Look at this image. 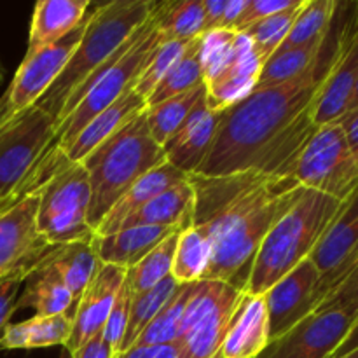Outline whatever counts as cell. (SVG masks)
Returning a JSON list of instances; mask_svg holds the SVG:
<instances>
[{"label": "cell", "instance_id": "1", "mask_svg": "<svg viewBox=\"0 0 358 358\" xmlns=\"http://www.w3.org/2000/svg\"><path fill=\"white\" fill-rule=\"evenodd\" d=\"M331 31L318 59L306 72L280 86L255 90L222 110L212 150L196 175L259 171L268 177H292L297 157L317 131L311 107L334 62L341 35L332 45Z\"/></svg>", "mask_w": 358, "mask_h": 358}, {"label": "cell", "instance_id": "2", "mask_svg": "<svg viewBox=\"0 0 358 358\" xmlns=\"http://www.w3.org/2000/svg\"><path fill=\"white\" fill-rule=\"evenodd\" d=\"M194 191L192 227L212 243V259L203 280L243 290L266 234L296 203L304 187L292 177L259 171L203 177L189 175Z\"/></svg>", "mask_w": 358, "mask_h": 358}, {"label": "cell", "instance_id": "3", "mask_svg": "<svg viewBox=\"0 0 358 358\" xmlns=\"http://www.w3.org/2000/svg\"><path fill=\"white\" fill-rule=\"evenodd\" d=\"M152 10L154 3L149 0H114L91 6L80 42L73 49L62 76L37 103L51 115L55 126L76 108L84 87L149 20Z\"/></svg>", "mask_w": 358, "mask_h": 358}, {"label": "cell", "instance_id": "4", "mask_svg": "<svg viewBox=\"0 0 358 358\" xmlns=\"http://www.w3.org/2000/svg\"><path fill=\"white\" fill-rule=\"evenodd\" d=\"M343 201L303 189L299 198L269 229L252 264L245 294L262 296L276 282L310 259L315 245L334 220Z\"/></svg>", "mask_w": 358, "mask_h": 358}, {"label": "cell", "instance_id": "5", "mask_svg": "<svg viewBox=\"0 0 358 358\" xmlns=\"http://www.w3.org/2000/svg\"><path fill=\"white\" fill-rule=\"evenodd\" d=\"M163 163H166L163 147L150 136L145 112L84 157L83 166L91 185L87 220L93 231L140 177Z\"/></svg>", "mask_w": 358, "mask_h": 358}, {"label": "cell", "instance_id": "6", "mask_svg": "<svg viewBox=\"0 0 358 358\" xmlns=\"http://www.w3.org/2000/svg\"><path fill=\"white\" fill-rule=\"evenodd\" d=\"M161 41L163 35L157 31L150 14L149 20L121 45L107 65L84 87L76 108L56 126L49 150L62 154L91 119L131 90Z\"/></svg>", "mask_w": 358, "mask_h": 358}, {"label": "cell", "instance_id": "7", "mask_svg": "<svg viewBox=\"0 0 358 358\" xmlns=\"http://www.w3.org/2000/svg\"><path fill=\"white\" fill-rule=\"evenodd\" d=\"M37 224L51 245L91 243L94 231L90 226L91 185L83 163H63L37 189Z\"/></svg>", "mask_w": 358, "mask_h": 358}, {"label": "cell", "instance_id": "8", "mask_svg": "<svg viewBox=\"0 0 358 358\" xmlns=\"http://www.w3.org/2000/svg\"><path fill=\"white\" fill-rule=\"evenodd\" d=\"M55 121L38 105L0 126V210L31 194V170L55 136Z\"/></svg>", "mask_w": 358, "mask_h": 358}, {"label": "cell", "instance_id": "9", "mask_svg": "<svg viewBox=\"0 0 358 358\" xmlns=\"http://www.w3.org/2000/svg\"><path fill=\"white\" fill-rule=\"evenodd\" d=\"M243 294L229 283L215 280L196 282L175 343L178 358H215Z\"/></svg>", "mask_w": 358, "mask_h": 358}, {"label": "cell", "instance_id": "10", "mask_svg": "<svg viewBox=\"0 0 358 358\" xmlns=\"http://www.w3.org/2000/svg\"><path fill=\"white\" fill-rule=\"evenodd\" d=\"M292 178L304 189L346 201L358 189V156L338 122L317 128L297 157Z\"/></svg>", "mask_w": 358, "mask_h": 358}, {"label": "cell", "instance_id": "11", "mask_svg": "<svg viewBox=\"0 0 358 358\" xmlns=\"http://www.w3.org/2000/svg\"><path fill=\"white\" fill-rule=\"evenodd\" d=\"M90 14L91 10H87L83 23L59 42L48 45L34 55H24L20 69L14 73L13 83L0 98V112L6 121H10L21 112L37 105L49 87L62 76L73 49L80 42Z\"/></svg>", "mask_w": 358, "mask_h": 358}, {"label": "cell", "instance_id": "12", "mask_svg": "<svg viewBox=\"0 0 358 358\" xmlns=\"http://www.w3.org/2000/svg\"><path fill=\"white\" fill-rule=\"evenodd\" d=\"M358 322V306L318 308L257 358H332Z\"/></svg>", "mask_w": 358, "mask_h": 358}, {"label": "cell", "instance_id": "13", "mask_svg": "<svg viewBox=\"0 0 358 358\" xmlns=\"http://www.w3.org/2000/svg\"><path fill=\"white\" fill-rule=\"evenodd\" d=\"M38 203L35 191L0 210V278L17 271L31 273L55 247L38 229Z\"/></svg>", "mask_w": 358, "mask_h": 358}, {"label": "cell", "instance_id": "14", "mask_svg": "<svg viewBox=\"0 0 358 358\" xmlns=\"http://www.w3.org/2000/svg\"><path fill=\"white\" fill-rule=\"evenodd\" d=\"M268 310L269 343L282 338L322 304L320 273L306 259L262 294Z\"/></svg>", "mask_w": 358, "mask_h": 358}, {"label": "cell", "instance_id": "15", "mask_svg": "<svg viewBox=\"0 0 358 358\" xmlns=\"http://www.w3.org/2000/svg\"><path fill=\"white\" fill-rule=\"evenodd\" d=\"M310 261L320 273L324 301L358 261V189L343 201L338 215L315 245Z\"/></svg>", "mask_w": 358, "mask_h": 358}, {"label": "cell", "instance_id": "16", "mask_svg": "<svg viewBox=\"0 0 358 358\" xmlns=\"http://www.w3.org/2000/svg\"><path fill=\"white\" fill-rule=\"evenodd\" d=\"M358 79V38L353 37L348 23L343 27L339 35L338 51L334 62L322 83L313 107L311 121L317 128L339 121L348 110L350 100L355 91Z\"/></svg>", "mask_w": 358, "mask_h": 358}, {"label": "cell", "instance_id": "17", "mask_svg": "<svg viewBox=\"0 0 358 358\" xmlns=\"http://www.w3.org/2000/svg\"><path fill=\"white\" fill-rule=\"evenodd\" d=\"M261 69L262 63L255 56L250 41L243 34H238L226 62L205 80L208 107L222 112L245 100L255 91Z\"/></svg>", "mask_w": 358, "mask_h": 358}, {"label": "cell", "instance_id": "18", "mask_svg": "<svg viewBox=\"0 0 358 358\" xmlns=\"http://www.w3.org/2000/svg\"><path fill=\"white\" fill-rule=\"evenodd\" d=\"M222 112H215L206 103V94L192 107L180 128L163 145L166 163L189 175L198 173L215 140Z\"/></svg>", "mask_w": 358, "mask_h": 358}, {"label": "cell", "instance_id": "19", "mask_svg": "<svg viewBox=\"0 0 358 358\" xmlns=\"http://www.w3.org/2000/svg\"><path fill=\"white\" fill-rule=\"evenodd\" d=\"M128 269L117 266L101 264L96 276L91 280L87 289L76 303V313L72 317V334L66 343V352L73 353L93 336L103 331L119 289L122 287Z\"/></svg>", "mask_w": 358, "mask_h": 358}, {"label": "cell", "instance_id": "20", "mask_svg": "<svg viewBox=\"0 0 358 358\" xmlns=\"http://www.w3.org/2000/svg\"><path fill=\"white\" fill-rule=\"evenodd\" d=\"M145 108L147 100L142 94L136 93L135 86H133L115 103H112L110 107L100 112L96 117L91 119L62 154L69 163H83L84 157L90 156L98 145L110 138L122 126L143 114Z\"/></svg>", "mask_w": 358, "mask_h": 358}, {"label": "cell", "instance_id": "21", "mask_svg": "<svg viewBox=\"0 0 358 358\" xmlns=\"http://www.w3.org/2000/svg\"><path fill=\"white\" fill-rule=\"evenodd\" d=\"M184 231L182 227L166 226H138L126 227L105 236H94L91 241L94 254L101 264L117 266L122 269H131L154 250L161 241L171 234Z\"/></svg>", "mask_w": 358, "mask_h": 358}, {"label": "cell", "instance_id": "22", "mask_svg": "<svg viewBox=\"0 0 358 358\" xmlns=\"http://www.w3.org/2000/svg\"><path fill=\"white\" fill-rule=\"evenodd\" d=\"M268 345L269 329L264 297L243 294L217 355L220 358H257Z\"/></svg>", "mask_w": 358, "mask_h": 358}, {"label": "cell", "instance_id": "23", "mask_svg": "<svg viewBox=\"0 0 358 358\" xmlns=\"http://www.w3.org/2000/svg\"><path fill=\"white\" fill-rule=\"evenodd\" d=\"M91 9L90 0H41L34 9L27 55L56 44L72 34Z\"/></svg>", "mask_w": 358, "mask_h": 358}, {"label": "cell", "instance_id": "24", "mask_svg": "<svg viewBox=\"0 0 358 358\" xmlns=\"http://www.w3.org/2000/svg\"><path fill=\"white\" fill-rule=\"evenodd\" d=\"M184 180H187V175L178 171L177 168L171 166L170 163H163L157 168H154V170H150L149 173L140 177L138 180L119 198V201L112 206L110 212L103 217L100 226L96 227L94 236H105V234L115 233L117 227L121 226L122 220H126L129 215H133L136 210L142 208L143 205H147L150 199L159 196L161 192H164L166 189L173 187V185L180 184V182Z\"/></svg>", "mask_w": 358, "mask_h": 358}, {"label": "cell", "instance_id": "25", "mask_svg": "<svg viewBox=\"0 0 358 358\" xmlns=\"http://www.w3.org/2000/svg\"><path fill=\"white\" fill-rule=\"evenodd\" d=\"M192 206H194V191L189 180H184L161 192L142 208L136 210L133 215L122 220L117 231L138 226H166L185 229L192 224Z\"/></svg>", "mask_w": 358, "mask_h": 358}, {"label": "cell", "instance_id": "26", "mask_svg": "<svg viewBox=\"0 0 358 358\" xmlns=\"http://www.w3.org/2000/svg\"><path fill=\"white\" fill-rule=\"evenodd\" d=\"M38 264L51 266L56 269L62 282L72 294L73 303L79 301L91 280L96 276L98 269L101 268L100 259L94 254L91 243H80V241L55 245Z\"/></svg>", "mask_w": 358, "mask_h": 358}, {"label": "cell", "instance_id": "27", "mask_svg": "<svg viewBox=\"0 0 358 358\" xmlns=\"http://www.w3.org/2000/svg\"><path fill=\"white\" fill-rule=\"evenodd\" d=\"M73 297L62 282L55 268L44 264L35 266L24 280V290L16 301V311L30 308L37 317L69 313Z\"/></svg>", "mask_w": 358, "mask_h": 358}, {"label": "cell", "instance_id": "28", "mask_svg": "<svg viewBox=\"0 0 358 358\" xmlns=\"http://www.w3.org/2000/svg\"><path fill=\"white\" fill-rule=\"evenodd\" d=\"M72 334V317L69 313L52 317H31L20 324H10L0 339L2 350H35L49 346L65 348Z\"/></svg>", "mask_w": 358, "mask_h": 358}, {"label": "cell", "instance_id": "29", "mask_svg": "<svg viewBox=\"0 0 358 358\" xmlns=\"http://www.w3.org/2000/svg\"><path fill=\"white\" fill-rule=\"evenodd\" d=\"M338 9L336 0H306L278 51L322 44L331 31Z\"/></svg>", "mask_w": 358, "mask_h": 358}, {"label": "cell", "instance_id": "30", "mask_svg": "<svg viewBox=\"0 0 358 358\" xmlns=\"http://www.w3.org/2000/svg\"><path fill=\"white\" fill-rule=\"evenodd\" d=\"M152 17L164 41H192L203 35L205 0L154 3Z\"/></svg>", "mask_w": 358, "mask_h": 358}, {"label": "cell", "instance_id": "31", "mask_svg": "<svg viewBox=\"0 0 358 358\" xmlns=\"http://www.w3.org/2000/svg\"><path fill=\"white\" fill-rule=\"evenodd\" d=\"M212 259V243L196 227L189 226L178 233L171 276L178 285L196 283L205 278Z\"/></svg>", "mask_w": 358, "mask_h": 358}, {"label": "cell", "instance_id": "32", "mask_svg": "<svg viewBox=\"0 0 358 358\" xmlns=\"http://www.w3.org/2000/svg\"><path fill=\"white\" fill-rule=\"evenodd\" d=\"M201 42L203 37L192 38L182 58L175 63L173 69L163 77V80L157 84L156 90L147 98V107H152V105L161 103L168 98L187 93V91L205 84L201 65Z\"/></svg>", "mask_w": 358, "mask_h": 358}, {"label": "cell", "instance_id": "33", "mask_svg": "<svg viewBox=\"0 0 358 358\" xmlns=\"http://www.w3.org/2000/svg\"><path fill=\"white\" fill-rule=\"evenodd\" d=\"M192 289H194V283L178 285L173 296L161 308L154 320L143 329V332L138 336L133 346L140 348V346L175 345L178 341L182 317H184L185 306L192 296Z\"/></svg>", "mask_w": 358, "mask_h": 358}, {"label": "cell", "instance_id": "34", "mask_svg": "<svg viewBox=\"0 0 358 358\" xmlns=\"http://www.w3.org/2000/svg\"><path fill=\"white\" fill-rule=\"evenodd\" d=\"M205 94L206 87L205 84H201V86L194 87L187 93L177 94V96L168 98L161 103L147 107L145 119L154 142L163 147L171 138V135L180 128V124L185 121L192 107L198 103L199 98L205 96Z\"/></svg>", "mask_w": 358, "mask_h": 358}, {"label": "cell", "instance_id": "35", "mask_svg": "<svg viewBox=\"0 0 358 358\" xmlns=\"http://www.w3.org/2000/svg\"><path fill=\"white\" fill-rule=\"evenodd\" d=\"M178 283L175 282L173 276H168L161 283H157L152 289L145 290V292L133 294L131 296V306H129V320L128 327H126L124 339H122L121 353L131 348L138 336L142 334L143 329L154 320L161 308L168 303L173 292L177 290Z\"/></svg>", "mask_w": 358, "mask_h": 358}, {"label": "cell", "instance_id": "36", "mask_svg": "<svg viewBox=\"0 0 358 358\" xmlns=\"http://www.w3.org/2000/svg\"><path fill=\"white\" fill-rule=\"evenodd\" d=\"M324 42H322V44L308 45V48L276 51L275 55L262 65L255 90L280 86V84L289 83V80L299 77L301 73L306 72V70L317 62L318 56H320L322 52V48H324Z\"/></svg>", "mask_w": 358, "mask_h": 358}, {"label": "cell", "instance_id": "37", "mask_svg": "<svg viewBox=\"0 0 358 358\" xmlns=\"http://www.w3.org/2000/svg\"><path fill=\"white\" fill-rule=\"evenodd\" d=\"M178 233L171 234L164 241H161L150 254H147L135 268L126 271V280L131 289V294L145 292L157 283L171 276L175 248H177Z\"/></svg>", "mask_w": 358, "mask_h": 358}, {"label": "cell", "instance_id": "38", "mask_svg": "<svg viewBox=\"0 0 358 358\" xmlns=\"http://www.w3.org/2000/svg\"><path fill=\"white\" fill-rule=\"evenodd\" d=\"M304 2H306V0H304ZM304 2L301 3L299 7H296V9H290L282 14H275V16L266 17V20L257 21V23L248 27L245 31H241V34L250 41L252 49H254L255 56H257L259 62H261L262 65H264V63L278 51L280 45L283 44V41H285V37L289 35L290 28H292L294 21H296L297 14H299Z\"/></svg>", "mask_w": 358, "mask_h": 358}, {"label": "cell", "instance_id": "39", "mask_svg": "<svg viewBox=\"0 0 358 358\" xmlns=\"http://www.w3.org/2000/svg\"><path fill=\"white\" fill-rule=\"evenodd\" d=\"M192 41H161L156 51L150 56L149 63L135 80V91L142 94L143 98H149L150 93L156 90L157 84L163 80V77L175 66V63L182 58L185 49L189 48Z\"/></svg>", "mask_w": 358, "mask_h": 358}, {"label": "cell", "instance_id": "40", "mask_svg": "<svg viewBox=\"0 0 358 358\" xmlns=\"http://www.w3.org/2000/svg\"><path fill=\"white\" fill-rule=\"evenodd\" d=\"M131 296L133 294L128 285V280L124 278V283H122V287L119 289L117 297H115L114 301V306H112L107 322H105L103 325V331H101V336H103L107 345L112 348L115 358L121 355L122 339H124L126 327H128V320H129Z\"/></svg>", "mask_w": 358, "mask_h": 358}, {"label": "cell", "instance_id": "41", "mask_svg": "<svg viewBox=\"0 0 358 358\" xmlns=\"http://www.w3.org/2000/svg\"><path fill=\"white\" fill-rule=\"evenodd\" d=\"M303 2L304 0H248L243 14H241L236 27H234V31L241 34V31H245L248 27L257 23V21L275 16V14H282L285 10L296 9Z\"/></svg>", "mask_w": 358, "mask_h": 358}, {"label": "cell", "instance_id": "42", "mask_svg": "<svg viewBox=\"0 0 358 358\" xmlns=\"http://www.w3.org/2000/svg\"><path fill=\"white\" fill-rule=\"evenodd\" d=\"M28 275L30 273L17 271L0 278V339L3 338L7 327L10 325V317L16 311L17 294Z\"/></svg>", "mask_w": 358, "mask_h": 358}, {"label": "cell", "instance_id": "43", "mask_svg": "<svg viewBox=\"0 0 358 358\" xmlns=\"http://www.w3.org/2000/svg\"><path fill=\"white\" fill-rule=\"evenodd\" d=\"M331 306H358V261L348 275L327 294L318 308Z\"/></svg>", "mask_w": 358, "mask_h": 358}, {"label": "cell", "instance_id": "44", "mask_svg": "<svg viewBox=\"0 0 358 358\" xmlns=\"http://www.w3.org/2000/svg\"><path fill=\"white\" fill-rule=\"evenodd\" d=\"M72 358H115L114 352H112L110 346L107 345V341L103 339V336L96 334L90 339V341L84 343L79 350H76L73 353H70Z\"/></svg>", "mask_w": 358, "mask_h": 358}, {"label": "cell", "instance_id": "45", "mask_svg": "<svg viewBox=\"0 0 358 358\" xmlns=\"http://www.w3.org/2000/svg\"><path fill=\"white\" fill-rule=\"evenodd\" d=\"M226 7L227 0H205V27H203V35L210 34V31L222 30Z\"/></svg>", "mask_w": 358, "mask_h": 358}, {"label": "cell", "instance_id": "46", "mask_svg": "<svg viewBox=\"0 0 358 358\" xmlns=\"http://www.w3.org/2000/svg\"><path fill=\"white\" fill-rule=\"evenodd\" d=\"M117 358H178L177 345H164V346H133L126 350Z\"/></svg>", "mask_w": 358, "mask_h": 358}, {"label": "cell", "instance_id": "47", "mask_svg": "<svg viewBox=\"0 0 358 358\" xmlns=\"http://www.w3.org/2000/svg\"><path fill=\"white\" fill-rule=\"evenodd\" d=\"M336 122H338L339 128L345 133L346 142H348L352 152L358 156V108L357 110L346 112V114Z\"/></svg>", "mask_w": 358, "mask_h": 358}, {"label": "cell", "instance_id": "48", "mask_svg": "<svg viewBox=\"0 0 358 358\" xmlns=\"http://www.w3.org/2000/svg\"><path fill=\"white\" fill-rule=\"evenodd\" d=\"M247 3H248V0H227L226 16H224L222 30L234 31V27H236L238 20H240V16L243 14Z\"/></svg>", "mask_w": 358, "mask_h": 358}, {"label": "cell", "instance_id": "49", "mask_svg": "<svg viewBox=\"0 0 358 358\" xmlns=\"http://www.w3.org/2000/svg\"><path fill=\"white\" fill-rule=\"evenodd\" d=\"M353 9H355V13L350 16V27H352L353 37L358 38V3H353Z\"/></svg>", "mask_w": 358, "mask_h": 358}, {"label": "cell", "instance_id": "50", "mask_svg": "<svg viewBox=\"0 0 358 358\" xmlns=\"http://www.w3.org/2000/svg\"><path fill=\"white\" fill-rule=\"evenodd\" d=\"M357 108H358V79H357V84H355V91H353V96H352V100H350L348 110H346V112L357 110Z\"/></svg>", "mask_w": 358, "mask_h": 358}, {"label": "cell", "instance_id": "51", "mask_svg": "<svg viewBox=\"0 0 358 358\" xmlns=\"http://www.w3.org/2000/svg\"><path fill=\"white\" fill-rule=\"evenodd\" d=\"M336 358H358V346H355L353 350H350V352L343 353V355L336 357Z\"/></svg>", "mask_w": 358, "mask_h": 358}, {"label": "cell", "instance_id": "52", "mask_svg": "<svg viewBox=\"0 0 358 358\" xmlns=\"http://www.w3.org/2000/svg\"><path fill=\"white\" fill-rule=\"evenodd\" d=\"M3 79H6V66H3L2 59H0V86L3 84Z\"/></svg>", "mask_w": 358, "mask_h": 358}, {"label": "cell", "instance_id": "53", "mask_svg": "<svg viewBox=\"0 0 358 358\" xmlns=\"http://www.w3.org/2000/svg\"><path fill=\"white\" fill-rule=\"evenodd\" d=\"M59 358H72V355H70V352H66V350L63 348V352H62V355H59Z\"/></svg>", "mask_w": 358, "mask_h": 358}, {"label": "cell", "instance_id": "54", "mask_svg": "<svg viewBox=\"0 0 358 358\" xmlns=\"http://www.w3.org/2000/svg\"><path fill=\"white\" fill-rule=\"evenodd\" d=\"M6 122H9V121H6V119L2 117V112H0V126H3V124H6Z\"/></svg>", "mask_w": 358, "mask_h": 358}, {"label": "cell", "instance_id": "55", "mask_svg": "<svg viewBox=\"0 0 358 358\" xmlns=\"http://www.w3.org/2000/svg\"><path fill=\"white\" fill-rule=\"evenodd\" d=\"M215 358H220V357H219V355H217V357H215Z\"/></svg>", "mask_w": 358, "mask_h": 358}]
</instances>
